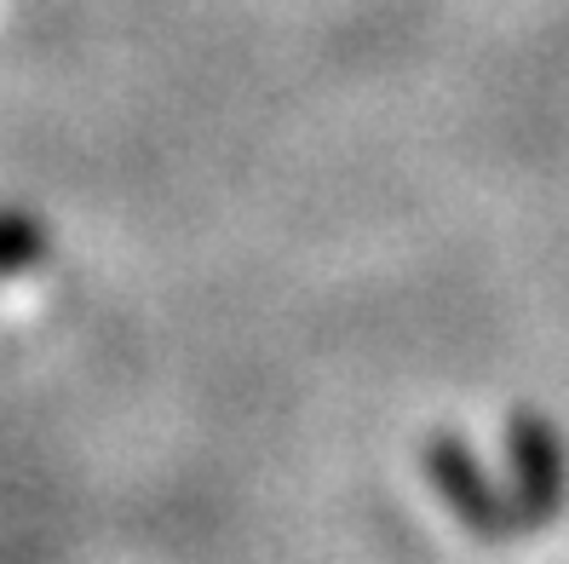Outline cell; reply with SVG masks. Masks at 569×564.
<instances>
[{
  "label": "cell",
  "mask_w": 569,
  "mask_h": 564,
  "mask_svg": "<svg viewBox=\"0 0 569 564\" xmlns=\"http://www.w3.org/2000/svg\"><path fill=\"white\" fill-rule=\"evenodd\" d=\"M420 467H426V484L443 495V507L460 518V530H472V536H483V542L523 536L518 507H512V489H500L483 473L478 449L466 444L460 433H431L420 444Z\"/></svg>",
  "instance_id": "1"
},
{
  "label": "cell",
  "mask_w": 569,
  "mask_h": 564,
  "mask_svg": "<svg viewBox=\"0 0 569 564\" xmlns=\"http://www.w3.org/2000/svg\"><path fill=\"white\" fill-rule=\"evenodd\" d=\"M507 467H512V507L523 530H547L569 502V467L552 420L541 409L518 404L507 415Z\"/></svg>",
  "instance_id": "2"
},
{
  "label": "cell",
  "mask_w": 569,
  "mask_h": 564,
  "mask_svg": "<svg viewBox=\"0 0 569 564\" xmlns=\"http://www.w3.org/2000/svg\"><path fill=\"white\" fill-rule=\"evenodd\" d=\"M47 259H52V230H47L36 214L0 208V277L41 271Z\"/></svg>",
  "instance_id": "3"
}]
</instances>
